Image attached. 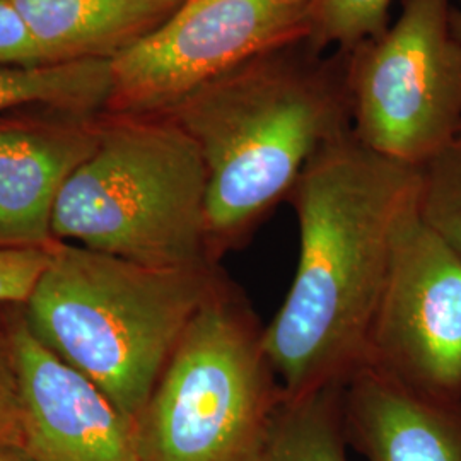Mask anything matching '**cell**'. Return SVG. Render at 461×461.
<instances>
[{
  "instance_id": "6da1fadb",
  "label": "cell",
  "mask_w": 461,
  "mask_h": 461,
  "mask_svg": "<svg viewBox=\"0 0 461 461\" xmlns=\"http://www.w3.org/2000/svg\"><path fill=\"white\" fill-rule=\"evenodd\" d=\"M420 167L388 159L354 133L318 152L289 203L296 274L264 342L285 396L344 386L361 369L393 234L417 200Z\"/></svg>"
},
{
  "instance_id": "7a4b0ae2",
  "label": "cell",
  "mask_w": 461,
  "mask_h": 461,
  "mask_svg": "<svg viewBox=\"0 0 461 461\" xmlns=\"http://www.w3.org/2000/svg\"><path fill=\"white\" fill-rule=\"evenodd\" d=\"M165 115L202 156L207 247L219 264L289 200L318 152L352 132L346 51L330 55L308 41L268 51Z\"/></svg>"
},
{
  "instance_id": "3957f363",
  "label": "cell",
  "mask_w": 461,
  "mask_h": 461,
  "mask_svg": "<svg viewBox=\"0 0 461 461\" xmlns=\"http://www.w3.org/2000/svg\"><path fill=\"white\" fill-rule=\"evenodd\" d=\"M221 265L163 268L57 241L21 306L34 337L135 424Z\"/></svg>"
},
{
  "instance_id": "277c9868",
  "label": "cell",
  "mask_w": 461,
  "mask_h": 461,
  "mask_svg": "<svg viewBox=\"0 0 461 461\" xmlns=\"http://www.w3.org/2000/svg\"><path fill=\"white\" fill-rule=\"evenodd\" d=\"M207 175L197 144L166 115H113L67 180L57 241L163 268L219 265L205 228Z\"/></svg>"
},
{
  "instance_id": "5b68a950",
  "label": "cell",
  "mask_w": 461,
  "mask_h": 461,
  "mask_svg": "<svg viewBox=\"0 0 461 461\" xmlns=\"http://www.w3.org/2000/svg\"><path fill=\"white\" fill-rule=\"evenodd\" d=\"M264 329L221 274L133 424L140 461L262 458L285 400Z\"/></svg>"
},
{
  "instance_id": "8992f818",
  "label": "cell",
  "mask_w": 461,
  "mask_h": 461,
  "mask_svg": "<svg viewBox=\"0 0 461 461\" xmlns=\"http://www.w3.org/2000/svg\"><path fill=\"white\" fill-rule=\"evenodd\" d=\"M453 0H402L383 33L346 51L352 133L422 167L461 135V40Z\"/></svg>"
},
{
  "instance_id": "52a82bcc",
  "label": "cell",
  "mask_w": 461,
  "mask_h": 461,
  "mask_svg": "<svg viewBox=\"0 0 461 461\" xmlns=\"http://www.w3.org/2000/svg\"><path fill=\"white\" fill-rule=\"evenodd\" d=\"M314 0H183L112 60V115H165L200 86L249 60L308 41Z\"/></svg>"
},
{
  "instance_id": "ba28073f",
  "label": "cell",
  "mask_w": 461,
  "mask_h": 461,
  "mask_svg": "<svg viewBox=\"0 0 461 461\" xmlns=\"http://www.w3.org/2000/svg\"><path fill=\"white\" fill-rule=\"evenodd\" d=\"M363 367L461 400V258L422 221L419 197L396 224Z\"/></svg>"
},
{
  "instance_id": "9c48e42d",
  "label": "cell",
  "mask_w": 461,
  "mask_h": 461,
  "mask_svg": "<svg viewBox=\"0 0 461 461\" xmlns=\"http://www.w3.org/2000/svg\"><path fill=\"white\" fill-rule=\"evenodd\" d=\"M23 400V451L32 461H140L133 426L77 369L43 346L23 308L11 313Z\"/></svg>"
},
{
  "instance_id": "30bf717a",
  "label": "cell",
  "mask_w": 461,
  "mask_h": 461,
  "mask_svg": "<svg viewBox=\"0 0 461 461\" xmlns=\"http://www.w3.org/2000/svg\"><path fill=\"white\" fill-rule=\"evenodd\" d=\"M101 122L62 115L0 123V248H51L70 175L98 146Z\"/></svg>"
},
{
  "instance_id": "8fae6325",
  "label": "cell",
  "mask_w": 461,
  "mask_h": 461,
  "mask_svg": "<svg viewBox=\"0 0 461 461\" xmlns=\"http://www.w3.org/2000/svg\"><path fill=\"white\" fill-rule=\"evenodd\" d=\"M342 415L347 443L366 461H461V400L361 367L342 386Z\"/></svg>"
},
{
  "instance_id": "7c38bea8",
  "label": "cell",
  "mask_w": 461,
  "mask_h": 461,
  "mask_svg": "<svg viewBox=\"0 0 461 461\" xmlns=\"http://www.w3.org/2000/svg\"><path fill=\"white\" fill-rule=\"evenodd\" d=\"M49 64L113 60L183 0H11Z\"/></svg>"
},
{
  "instance_id": "4fadbf2b",
  "label": "cell",
  "mask_w": 461,
  "mask_h": 461,
  "mask_svg": "<svg viewBox=\"0 0 461 461\" xmlns=\"http://www.w3.org/2000/svg\"><path fill=\"white\" fill-rule=\"evenodd\" d=\"M112 91V60L0 66V113L47 106L59 115L93 118L99 110H108Z\"/></svg>"
},
{
  "instance_id": "5bb4252c",
  "label": "cell",
  "mask_w": 461,
  "mask_h": 461,
  "mask_svg": "<svg viewBox=\"0 0 461 461\" xmlns=\"http://www.w3.org/2000/svg\"><path fill=\"white\" fill-rule=\"evenodd\" d=\"M342 386L285 396L258 461H348Z\"/></svg>"
},
{
  "instance_id": "9a60e30c",
  "label": "cell",
  "mask_w": 461,
  "mask_h": 461,
  "mask_svg": "<svg viewBox=\"0 0 461 461\" xmlns=\"http://www.w3.org/2000/svg\"><path fill=\"white\" fill-rule=\"evenodd\" d=\"M419 214L461 258V140L420 167Z\"/></svg>"
},
{
  "instance_id": "2e32d148",
  "label": "cell",
  "mask_w": 461,
  "mask_h": 461,
  "mask_svg": "<svg viewBox=\"0 0 461 461\" xmlns=\"http://www.w3.org/2000/svg\"><path fill=\"white\" fill-rule=\"evenodd\" d=\"M393 0H314L308 43L320 51H348L390 26Z\"/></svg>"
},
{
  "instance_id": "e0dca14e",
  "label": "cell",
  "mask_w": 461,
  "mask_h": 461,
  "mask_svg": "<svg viewBox=\"0 0 461 461\" xmlns=\"http://www.w3.org/2000/svg\"><path fill=\"white\" fill-rule=\"evenodd\" d=\"M0 445L23 449V400L11 313L0 312Z\"/></svg>"
},
{
  "instance_id": "ac0fdd59",
  "label": "cell",
  "mask_w": 461,
  "mask_h": 461,
  "mask_svg": "<svg viewBox=\"0 0 461 461\" xmlns=\"http://www.w3.org/2000/svg\"><path fill=\"white\" fill-rule=\"evenodd\" d=\"M49 258L50 248H0V306H23Z\"/></svg>"
},
{
  "instance_id": "d6986e66",
  "label": "cell",
  "mask_w": 461,
  "mask_h": 461,
  "mask_svg": "<svg viewBox=\"0 0 461 461\" xmlns=\"http://www.w3.org/2000/svg\"><path fill=\"white\" fill-rule=\"evenodd\" d=\"M49 64L33 33L11 0H0V66Z\"/></svg>"
},
{
  "instance_id": "ffe728a7",
  "label": "cell",
  "mask_w": 461,
  "mask_h": 461,
  "mask_svg": "<svg viewBox=\"0 0 461 461\" xmlns=\"http://www.w3.org/2000/svg\"><path fill=\"white\" fill-rule=\"evenodd\" d=\"M0 461H32L30 456L14 446L0 445Z\"/></svg>"
},
{
  "instance_id": "44dd1931",
  "label": "cell",
  "mask_w": 461,
  "mask_h": 461,
  "mask_svg": "<svg viewBox=\"0 0 461 461\" xmlns=\"http://www.w3.org/2000/svg\"><path fill=\"white\" fill-rule=\"evenodd\" d=\"M451 21H453V30H455V33L458 34V38L461 40V0H453V14H451Z\"/></svg>"
}]
</instances>
